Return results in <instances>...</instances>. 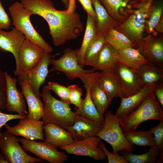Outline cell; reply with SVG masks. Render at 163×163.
I'll use <instances>...</instances> for the list:
<instances>
[{
    "label": "cell",
    "mask_w": 163,
    "mask_h": 163,
    "mask_svg": "<svg viewBox=\"0 0 163 163\" xmlns=\"http://www.w3.org/2000/svg\"><path fill=\"white\" fill-rule=\"evenodd\" d=\"M121 152L122 155L125 157L129 163H160V160L158 159L160 152L156 145L150 146L147 152L142 154H134L126 151Z\"/></svg>",
    "instance_id": "obj_32"
},
{
    "label": "cell",
    "mask_w": 163,
    "mask_h": 163,
    "mask_svg": "<svg viewBox=\"0 0 163 163\" xmlns=\"http://www.w3.org/2000/svg\"><path fill=\"white\" fill-rule=\"evenodd\" d=\"M163 6L158 5L153 7L146 21L145 30L149 35L153 33L154 29L162 17Z\"/></svg>",
    "instance_id": "obj_34"
},
{
    "label": "cell",
    "mask_w": 163,
    "mask_h": 163,
    "mask_svg": "<svg viewBox=\"0 0 163 163\" xmlns=\"http://www.w3.org/2000/svg\"><path fill=\"white\" fill-rule=\"evenodd\" d=\"M18 114H10L3 113L0 111V136L1 133L0 130L1 127L6 124L8 121L14 119H22L25 117Z\"/></svg>",
    "instance_id": "obj_43"
},
{
    "label": "cell",
    "mask_w": 163,
    "mask_h": 163,
    "mask_svg": "<svg viewBox=\"0 0 163 163\" xmlns=\"http://www.w3.org/2000/svg\"><path fill=\"white\" fill-rule=\"evenodd\" d=\"M68 87L70 90L69 99L70 104L75 106V110L79 109L82 100L83 90L77 85H70Z\"/></svg>",
    "instance_id": "obj_38"
},
{
    "label": "cell",
    "mask_w": 163,
    "mask_h": 163,
    "mask_svg": "<svg viewBox=\"0 0 163 163\" xmlns=\"http://www.w3.org/2000/svg\"><path fill=\"white\" fill-rule=\"evenodd\" d=\"M104 118L102 128L96 136L111 145L113 154H116L119 151H133V145L125 138L119 119L110 110L104 113Z\"/></svg>",
    "instance_id": "obj_5"
},
{
    "label": "cell",
    "mask_w": 163,
    "mask_h": 163,
    "mask_svg": "<svg viewBox=\"0 0 163 163\" xmlns=\"http://www.w3.org/2000/svg\"><path fill=\"white\" fill-rule=\"evenodd\" d=\"M99 146L107 158L108 163H129L124 156L120 155L117 153L114 154L110 152L101 141L100 143Z\"/></svg>",
    "instance_id": "obj_39"
},
{
    "label": "cell",
    "mask_w": 163,
    "mask_h": 163,
    "mask_svg": "<svg viewBox=\"0 0 163 163\" xmlns=\"http://www.w3.org/2000/svg\"><path fill=\"white\" fill-rule=\"evenodd\" d=\"M100 72L83 73L77 75L76 78L80 79L84 84L86 90L85 98L82 99L80 107L75 110L76 114L81 115L87 119L103 124L104 118L99 114L91 99L90 89L93 84L98 79Z\"/></svg>",
    "instance_id": "obj_8"
},
{
    "label": "cell",
    "mask_w": 163,
    "mask_h": 163,
    "mask_svg": "<svg viewBox=\"0 0 163 163\" xmlns=\"http://www.w3.org/2000/svg\"><path fill=\"white\" fill-rule=\"evenodd\" d=\"M50 91L45 85L41 94L44 109L43 121L44 124L53 123L66 130L73 125L76 114L71 110L70 105L56 98Z\"/></svg>",
    "instance_id": "obj_2"
},
{
    "label": "cell",
    "mask_w": 163,
    "mask_h": 163,
    "mask_svg": "<svg viewBox=\"0 0 163 163\" xmlns=\"http://www.w3.org/2000/svg\"><path fill=\"white\" fill-rule=\"evenodd\" d=\"M19 84L28 106V112L26 117L33 120H40L43 114V104L34 94L28 82H23Z\"/></svg>",
    "instance_id": "obj_23"
},
{
    "label": "cell",
    "mask_w": 163,
    "mask_h": 163,
    "mask_svg": "<svg viewBox=\"0 0 163 163\" xmlns=\"http://www.w3.org/2000/svg\"><path fill=\"white\" fill-rule=\"evenodd\" d=\"M153 92L163 108V81L155 84Z\"/></svg>",
    "instance_id": "obj_44"
},
{
    "label": "cell",
    "mask_w": 163,
    "mask_h": 163,
    "mask_svg": "<svg viewBox=\"0 0 163 163\" xmlns=\"http://www.w3.org/2000/svg\"><path fill=\"white\" fill-rule=\"evenodd\" d=\"M115 51L117 62L133 69H137L148 62L137 48L128 47L115 49Z\"/></svg>",
    "instance_id": "obj_25"
},
{
    "label": "cell",
    "mask_w": 163,
    "mask_h": 163,
    "mask_svg": "<svg viewBox=\"0 0 163 163\" xmlns=\"http://www.w3.org/2000/svg\"><path fill=\"white\" fill-rule=\"evenodd\" d=\"M105 34L102 35L97 34L88 46L84 58V66H92L105 42Z\"/></svg>",
    "instance_id": "obj_33"
},
{
    "label": "cell",
    "mask_w": 163,
    "mask_h": 163,
    "mask_svg": "<svg viewBox=\"0 0 163 163\" xmlns=\"http://www.w3.org/2000/svg\"><path fill=\"white\" fill-rule=\"evenodd\" d=\"M91 1L97 18L95 23L97 34H104L109 30L114 28L120 23L110 16L99 0Z\"/></svg>",
    "instance_id": "obj_24"
},
{
    "label": "cell",
    "mask_w": 163,
    "mask_h": 163,
    "mask_svg": "<svg viewBox=\"0 0 163 163\" xmlns=\"http://www.w3.org/2000/svg\"><path fill=\"white\" fill-rule=\"evenodd\" d=\"M90 92L91 99L99 114L104 118L105 112L111 101L101 87L98 80L91 87Z\"/></svg>",
    "instance_id": "obj_31"
},
{
    "label": "cell",
    "mask_w": 163,
    "mask_h": 163,
    "mask_svg": "<svg viewBox=\"0 0 163 163\" xmlns=\"http://www.w3.org/2000/svg\"><path fill=\"white\" fill-rule=\"evenodd\" d=\"M145 84H155L163 81V68L149 62L136 69Z\"/></svg>",
    "instance_id": "obj_27"
},
{
    "label": "cell",
    "mask_w": 163,
    "mask_h": 163,
    "mask_svg": "<svg viewBox=\"0 0 163 163\" xmlns=\"http://www.w3.org/2000/svg\"><path fill=\"white\" fill-rule=\"evenodd\" d=\"M102 140L93 136L81 140H75L72 144L59 147L69 154L90 157L96 161L105 160L107 157L99 146Z\"/></svg>",
    "instance_id": "obj_14"
},
{
    "label": "cell",
    "mask_w": 163,
    "mask_h": 163,
    "mask_svg": "<svg viewBox=\"0 0 163 163\" xmlns=\"http://www.w3.org/2000/svg\"><path fill=\"white\" fill-rule=\"evenodd\" d=\"M5 74L7 85L5 108L10 112L25 116L27 113L25 99L17 88L18 80L12 78L7 72Z\"/></svg>",
    "instance_id": "obj_17"
},
{
    "label": "cell",
    "mask_w": 163,
    "mask_h": 163,
    "mask_svg": "<svg viewBox=\"0 0 163 163\" xmlns=\"http://www.w3.org/2000/svg\"><path fill=\"white\" fill-rule=\"evenodd\" d=\"M137 49L148 62L163 68V40L150 34L136 43Z\"/></svg>",
    "instance_id": "obj_15"
},
{
    "label": "cell",
    "mask_w": 163,
    "mask_h": 163,
    "mask_svg": "<svg viewBox=\"0 0 163 163\" xmlns=\"http://www.w3.org/2000/svg\"><path fill=\"white\" fill-rule=\"evenodd\" d=\"M64 4L66 8H67L69 7L70 0H60Z\"/></svg>",
    "instance_id": "obj_47"
},
{
    "label": "cell",
    "mask_w": 163,
    "mask_h": 163,
    "mask_svg": "<svg viewBox=\"0 0 163 163\" xmlns=\"http://www.w3.org/2000/svg\"><path fill=\"white\" fill-rule=\"evenodd\" d=\"M155 84H146L138 92L121 99L120 106L114 115L120 121L135 110L153 91Z\"/></svg>",
    "instance_id": "obj_19"
},
{
    "label": "cell",
    "mask_w": 163,
    "mask_h": 163,
    "mask_svg": "<svg viewBox=\"0 0 163 163\" xmlns=\"http://www.w3.org/2000/svg\"><path fill=\"white\" fill-rule=\"evenodd\" d=\"M12 25V20L5 11L0 1V29L8 30Z\"/></svg>",
    "instance_id": "obj_41"
},
{
    "label": "cell",
    "mask_w": 163,
    "mask_h": 163,
    "mask_svg": "<svg viewBox=\"0 0 163 163\" xmlns=\"http://www.w3.org/2000/svg\"><path fill=\"white\" fill-rule=\"evenodd\" d=\"M78 50V49L73 50L67 48L64 50L63 55L59 59H51L50 64L53 67L50 71L62 72L70 80L75 79L76 75L79 74L94 72L91 69H85L80 66L77 58Z\"/></svg>",
    "instance_id": "obj_12"
},
{
    "label": "cell",
    "mask_w": 163,
    "mask_h": 163,
    "mask_svg": "<svg viewBox=\"0 0 163 163\" xmlns=\"http://www.w3.org/2000/svg\"><path fill=\"white\" fill-rule=\"evenodd\" d=\"M105 41L116 50L131 47L137 48L136 43L114 28L108 30L105 34Z\"/></svg>",
    "instance_id": "obj_29"
},
{
    "label": "cell",
    "mask_w": 163,
    "mask_h": 163,
    "mask_svg": "<svg viewBox=\"0 0 163 163\" xmlns=\"http://www.w3.org/2000/svg\"><path fill=\"white\" fill-rule=\"evenodd\" d=\"M129 143L133 145L141 146L156 145L153 134L149 130H139L123 132Z\"/></svg>",
    "instance_id": "obj_30"
},
{
    "label": "cell",
    "mask_w": 163,
    "mask_h": 163,
    "mask_svg": "<svg viewBox=\"0 0 163 163\" xmlns=\"http://www.w3.org/2000/svg\"><path fill=\"white\" fill-rule=\"evenodd\" d=\"M6 88L5 72L0 67V110L5 109Z\"/></svg>",
    "instance_id": "obj_40"
},
{
    "label": "cell",
    "mask_w": 163,
    "mask_h": 163,
    "mask_svg": "<svg viewBox=\"0 0 163 163\" xmlns=\"http://www.w3.org/2000/svg\"><path fill=\"white\" fill-rule=\"evenodd\" d=\"M155 30L157 31L159 33L163 32V16H162L160 21L157 24L154 30Z\"/></svg>",
    "instance_id": "obj_45"
},
{
    "label": "cell",
    "mask_w": 163,
    "mask_h": 163,
    "mask_svg": "<svg viewBox=\"0 0 163 163\" xmlns=\"http://www.w3.org/2000/svg\"><path fill=\"white\" fill-rule=\"evenodd\" d=\"M82 5L84 9L95 21V23L97 21L96 14L93 7L91 0H78Z\"/></svg>",
    "instance_id": "obj_42"
},
{
    "label": "cell",
    "mask_w": 163,
    "mask_h": 163,
    "mask_svg": "<svg viewBox=\"0 0 163 163\" xmlns=\"http://www.w3.org/2000/svg\"><path fill=\"white\" fill-rule=\"evenodd\" d=\"M12 24L23 34L25 38L36 44L44 52L51 53L53 49L36 31L31 22L30 17L33 14L30 10L24 8L21 2H16L8 8Z\"/></svg>",
    "instance_id": "obj_3"
},
{
    "label": "cell",
    "mask_w": 163,
    "mask_h": 163,
    "mask_svg": "<svg viewBox=\"0 0 163 163\" xmlns=\"http://www.w3.org/2000/svg\"><path fill=\"white\" fill-rule=\"evenodd\" d=\"M108 14L120 23L125 19L120 13L119 9L124 0H99Z\"/></svg>",
    "instance_id": "obj_35"
},
{
    "label": "cell",
    "mask_w": 163,
    "mask_h": 163,
    "mask_svg": "<svg viewBox=\"0 0 163 163\" xmlns=\"http://www.w3.org/2000/svg\"><path fill=\"white\" fill-rule=\"evenodd\" d=\"M126 97L139 91L145 85L136 69L117 62L112 68Z\"/></svg>",
    "instance_id": "obj_10"
},
{
    "label": "cell",
    "mask_w": 163,
    "mask_h": 163,
    "mask_svg": "<svg viewBox=\"0 0 163 163\" xmlns=\"http://www.w3.org/2000/svg\"><path fill=\"white\" fill-rule=\"evenodd\" d=\"M21 2L33 14L40 15L46 21L56 46L75 39L83 31L80 15L75 11L74 0H70L67 9L64 11L56 9L50 0H21Z\"/></svg>",
    "instance_id": "obj_1"
},
{
    "label": "cell",
    "mask_w": 163,
    "mask_h": 163,
    "mask_svg": "<svg viewBox=\"0 0 163 163\" xmlns=\"http://www.w3.org/2000/svg\"><path fill=\"white\" fill-rule=\"evenodd\" d=\"M46 86L49 89L53 91L61 100L70 104L69 99L70 90L68 87H65L53 81L48 82Z\"/></svg>",
    "instance_id": "obj_36"
},
{
    "label": "cell",
    "mask_w": 163,
    "mask_h": 163,
    "mask_svg": "<svg viewBox=\"0 0 163 163\" xmlns=\"http://www.w3.org/2000/svg\"><path fill=\"white\" fill-rule=\"evenodd\" d=\"M44 125L43 121L30 119L25 116L16 125L11 126L6 124L4 126L7 132L14 135L31 140L40 139L44 141Z\"/></svg>",
    "instance_id": "obj_16"
},
{
    "label": "cell",
    "mask_w": 163,
    "mask_h": 163,
    "mask_svg": "<svg viewBox=\"0 0 163 163\" xmlns=\"http://www.w3.org/2000/svg\"><path fill=\"white\" fill-rule=\"evenodd\" d=\"M149 130L153 134L156 146L160 152L159 156L162 161L163 160V120H160L157 125L152 127Z\"/></svg>",
    "instance_id": "obj_37"
},
{
    "label": "cell",
    "mask_w": 163,
    "mask_h": 163,
    "mask_svg": "<svg viewBox=\"0 0 163 163\" xmlns=\"http://www.w3.org/2000/svg\"><path fill=\"white\" fill-rule=\"evenodd\" d=\"M87 15L85 34L81 47L78 49L77 55L78 62L82 68L84 66L83 61L85 51L89 44L97 34L95 21L90 15Z\"/></svg>",
    "instance_id": "obj_28"
},
{
    "label": "cell",
    "mask_w": 163,
    "mask_h": 163,
    "mask_svg": "<svg viewBox=\"0 0 163 163\" xmlns=\"http://www.w3.org/2000/svg\"><path fill=\"white\" fill-rule=\"evenodd\" d=\"M19 139L6 131L1 133L0 149L9 163H34L41 162L44 160L35 158L27 154L19 144Z\"/></svg>",
    "instance_id": "obj_7"
},
{
    "label": "cell",
    "mask_w": 163,
    "mask_h": 163,
    "mask_svg": "<svg viewBox=\"0 0 163 163\" xmlns=\"http://www.w3.org/2000/svg\"><path fill=\"white\" fill-rule=\"evenodd\" d=\"M9 162L2 153H0V163H9Z\"/></svg>",
    "instance_id": "obj_46"
},
{
    "label": "cell",
    "mask_w": 163,
    "mask_h": 163,
    "mask_svg": "<svg viewBox=\"0 0 163 163\" xmlns=\"http://www.w3.org/2000/svg\"><path fill=\"white\" fill-rule=\"evenodd\" d=\"M117 62L115 49L105 41L92 66L91 69L95 72L111 68Z\"/></svg>",
    "instance_id": "obj_26"
},
{
    "label": "cell",
    "mask_w": 163,
    "mask_h": 163,
    "mask_svg": "<svg viewBox=\"0 0 163 163\" xmlns=\"http://www.w3.org/2000/svg\"><path fill=\"white\" fill-rule=\"evenodd\" d=\"M102 124L76 114L73 125L66 130L75 140H81L96 136Z\"/></svg>",
    "instance_id": "obj_18"
},
{
    "label": "cell",
    "mask_w": 163,
    "mask_h": 163,
    "mask_svg": "<svg viewBox=\"0 0 163 163\" xmlns=\"http://www.w3.org/2000/svg\"><path fill=\"white\" fill-rule=\"evenodd\" d=\"M152 1L142 0L132 14L114 28L136 43L143 37L146 21L153 7Z\"/></svg>",
    "instance_id": "obj_6"
},
{
    "label": "cell",
    "mask_w": 163,
    "mask_h": 163,
    "mask_svg": "<svg viewBox=\"0 0 163 163\" xmlns=\"http://www.w3.org/2000/svg\"><path fill=\"white\" fill-rule=\"evenodd\" d=\"M45 140L56 148L70 145L75 141L66 129L56 125L48 123L43 126Z\"/></svg>",
    "instance_id": "obj_22"
},
{
    "label": "cell",
    "mask_w": 163,
    "mask_h": 163,
    "mask_svg": "<svg viewBox=\"0 0 163 163\" xmlns=\"http://www.w3.org/2000/svg\"><path fill=\"white\" fill-rule=\"evenodd\" d=\"M25 39L23 34L15 27L8 31L0 29V51L11 53L16 63L20 50Z\"/></svg>",
    "instance_id": "obj_20"
},
{
    "label": "cell",
    "mask_w": 163,
    "mask_h": 163,
    "mask_svg": "<svg viewBox=\"0 0 163 163\" xmlns=\"http://www.w3.org/2000/svg\"><path fill=\"white\" fill-rule=\"evenodd\" d=\"M98 81L101 87L111 101L117 97H126L111 68L101 71Z\"/></svg>",
    "instance_id": "obj_21"
},
{
    "label": "cell",
    "mask_w": 163,
    "mask_h": 163,
    "mask_svg": "<svg viewBox=\"0 0 163 163\" xmlns=\"http://www.w3.org/2000/svg\"><path fill=\"white\" fill-rule=\"evenodd\" d=\"M153 92L135 110L120 121L123 132L134 131L142 123L151 120H163V111Z\"/></svg>",
    "instance_id": "obj_4"
},
{
    "label": "cell",
    "mask_w": 163,
    "mask_h": 163,
    "mask_svg": "<svg viewBox=\"0 0 163 163\" xmlns=\"http://www.w3.org/2000/svg\"><path fill=\"white\" fill-rule=\"evenodd\" d=\"M19 142L26 152H30L50 163H63L68 159L64 152L58 151L57 148L45 141L38 142L21 138Z\"/></svg>",
    "instance_id": "obj_9"
},
{
    "label": "cell",
    "mask_w": 163,
    "mask_h": 163,
    "mask_svg": "<svg viewBox=\"0 0 163 163\" xmlns=\"http://www.w3.org/2000/svg\"><path fill=\"white\" fill-rule=\"evenodd\" d=\"M58 54L51 55L50 53L44 52L42 58L35 66L27 72L18 76L19 83L23 82H28L34 94L40 99V88L45 82L47 76L50 60L51 58H54Z\"/></svg>",
    "instance_id": "obj_11"
},
{
    "label": "cell",
    "mask_w": 163,
    "mask_h": 163,
    "mask_svg": "<svg viewBox=\"0 0 163 163\" xmlns=\"http://www.w3.org/2000/svg\"><path fill=\"white\" fill-rule=\"evenodd\" d=\"M44 53L40 47L25 38L19 52L14 75L18 76L33 68L40 62Z\"/></svg>",
    "instance_id": "obj_13"
}]
</instances>
